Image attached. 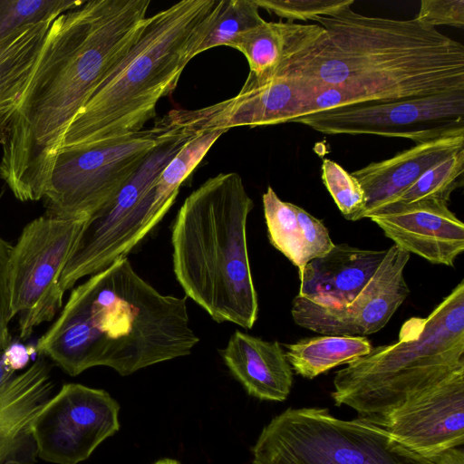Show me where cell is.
Instances as JSON below:
<instances>
[{
  "mask_svg": "<svg viewBox=\"0 0 464 464\" xmlns=\"http://www.w3.org/2000/svg\"><path fill=\"white\" fill-rule=\"evenodd\" d=\"M150 0H91L55 18L30 81L0 118V177L21 201L43 198L64 134L131 47Z\"/></svg>",
  "mask_w": 464,
  "mask_h": 464,
  "instance_id": "1",
  "label": "cell"
},
{
  "mask_svg": "<svg viewBox=\"0 0 464 464\" xmlns=\"http://www.w3.org/2000/svg\"><path fill=\"white\" fill-rule=\"evenodd\" d=\"M313 21L324 33L273 72L322 87L309 115L464 91L463 44L416 18L367 16L348 5Z\"/></svg>",
  "mask_w": 464,
  "mask_h": 464,
  "instance_id": "2",
  "label": "cell"
},
{
  "mask_svg": "<svg viewBox=\"0 0 464 464\" xmlns=\"http://www.w3.org/2000/svg\"><path fill=\"white\" fill-rule=\"evenodd\" d=\"M198 342L187 297L160 293L126 256L72 289L35 351L71 376L95 366L126 376L188 355Z\"/></svg>",
  "mask_w": 464,
  "mask_h": 464,
  "instance_id": "3",
  "label": "cell"
},
{
  "mask_svg": "<svg viewBox=\"0 0 464 464\" xmlns=\"http://www.w3.org/2000/svg\"><path fill=\"white\" fill-rule=\"evenodd\" d=\"M253 207L239 174L219 173L187 197L171 229L173 271L186 296L217 323L246 330L258 314L246 240Z\"/></svg>",
  "mask_w": 464,
  "mask_h": 464,
  "instance_id": "4",
  "label": "cell"
},
{
  "mask_svg": "<svg viewBox=\"0 0 464 464\" xmlns=\"http://www.w3.org/2000/svg\"><path fill=\"white\" fill-rule=\"evenodd\" d=\"M220 1L182 0L147 16L131 47L70 124L62 149L143 130L196 57Z\"/></svg>",
  "mask_w": 464,
  "mask_h": 464,
  "instance_id": "5",
  "label": "cell"
},
{
  "mask_svg": "<svg viewBox=\"0 0 464 464\" xmlns=\"http://www.w3.org/2000/svg\"><path fill=\"white\" fill-rule=\"evenodd\" d=\"M464 367V280L426 317H411L392 343L339 370L332 397L374 421L409 396Z\"/></svg>",
  "mask_w": 464,
  "mask_h": 464,
  "instance_id": "6",
  "label": "cell"
},
{
  "mask_svg": "<svg viewBox=\"0 0 464 464\" xmlns=\"http://www.w3.org/2000/svg\"><path fill=\"white\" fill-rule=\"evenodd\" d=\"M252 464H435L364 418L342 420L328 409L288 408L264 427Z\"/></svg>",
  "mask_w": 464,
  "mask_h": 464,
  "instance_id": "7",
  "label": "cell"
},
{
  "mask_svg": "<svg viewBox=\"0 0 464 464\" xmlns=\"http://www.w3.org/2000/svg\"><path fill=\"white\" fill-rule=\"evenodd\" d=\"M192 136L177 130L159 144L119 192L87 219L60 278L63 292L126 257L160 222L167 211L156 201L155 183Z\"/></svg>",
  "mask_w": 464,
  "mask_h": 464,
  "instance_id": "8",
  "label": "cell"
},
{
  "mask_svg": "<svg viewBox=\"0 0 464 464\" xmlns=\"http://www.w3.org/2000/svg\"><path fill=\"white\" fill-rule=\"evenodd\" d=\"M176 132L158 120L138 132L63 148L43 196L45 215L90 218L119 192L153 149Z\"/></svg>",
  "mask_w": 464,
  "mask_h": 464,
  "instance_id": "9",
  "label": "cell"
},
{
  "mask_svg": "<svg viewBox=\"0 0 464 464\" xmlns=\"http://www.w3.org/2000/svg\"><path fill=\"white\" fill-rule=\"evenodd\" d=\"M88 217L41 216L29 222L13 246L8 272L11 317H18L19 335L27 339L63 306L62 273Z\"/></svg>",
  "mask_w": 464,
  "mask_h": 464,
  "instance_id": "10",
  "label": "cell"
},
{
  "mask_svg": "<svg viewBox=\"0 0 464 464\" xmlns=\"http://www.w3.org/2000/svg\"><path fill=\"white\" fill-rule=\"evenodd\" d=\"M293 122L324 134H373L418 144L464 134V91L336 108Z\"/></svg>",
  "mask_w": 464,
  "mask_h": 464,
  "instance_id": "11",
  "label": "cell"
},
{
  "mask_svg": "<svg viewBox=\"0 0 464 464\" xmlns=\"http://www.w3.org/2000/svg\"><path fill=\"white\" fill-rule=\"evenodd\" d=\"M309 81L275 72H250L234 97L194 110L174 109L158 119L164 126L190 135L240 126L256 127L293 122L319 92Z\"/></svg>",
  "mask_w": 464,
  "mask_h": 464,
  "instance_id": "12",
  "label": "cell"
},
{
  "mask_svg": "<svg viewBox=\"0 0 464 464\" xmlns=\"http://www.w3.org/2000/svg\"><path fill=\"white\" fill-rule=\"evenodd\" d=\"M119 403L104 390L66 383L34 419L38 458L54 464H78L120 428Z\"/></svg>",
  "mask_w": 464,
  "mask_h": 464,
  "instance_id": "13",
  "label": "cell"
},
{
  "mask_svg": "<svg viewBox=\"0 0 464 464\" xmlns=\"http://www.w3.org/2000/svg\"><path fill=\"white\" fill-rule=\"evenodd\" d=\"M410 253L395 245L375 274L348 304L324 306L296 295L291 314L295 323L323 335L365 336L382 329L410 294L404 269Z\"/></svg>",
  "mask_w": 464,
  "mask_h": 464,
  "instance_id": "14",
  "label": "cell"
},
{
  "mask_svg": "<svg viewBox=\"0 0 464 464\" xmlns=\"http://www.w3.org/2000/svg\"><path fill=\"white\" fill-rule=\"evenodd\" d=\"M372 422L426 459H433L450 449L462 446L464 367L411 394Z\"/></svg>",
  "mask_w": 464,
  "mask_h": 464,
  "instance_id": "15",
  "label": "cell"
},
{
  "mask_svg": "<svg viewBox=\"0 0 464 464\" xmlns=\"http://www.w3.org/2000/svg\"><path fill=\"white\" fill-rule=\"evenodd\" d=\"M368 218L395 246L434 265L453 266L464 251V224L447 202L420 200L392 204Z\"/></svg>",
  "mask_w": 464,
  "mask_h": 464,
  "instance_id": "16",
  "label": "cell"
},
{
  "mask_svg": "<svg viewBox=\"0 0 464 464\" xmlns=\"http://www.w3.org/2000/svg\"><path fill=\"white\" fill-rule=\"evenodd\" d=\"M53 389L44 356L10 382L0 401V464L36 463L33 424Z\"/></svg>",
  "mask_w": 464,
  "mask_h": 464,
  "instance_id": "17",
  "label": "cell"
},
{
  "mask_svg": "<svg viewBox=\"0 0 464 464\" xmlns=\"http://www.w3.org/2000/svg\"><path fill=\"white\" fill-rule=\"evenodd\" d=\"M386 250L362 249L334 244L325 255L309 261L298 272V295L324 306L351 303L369 283Z\"/></svg>",
  "mask_w": 464,
  "mask_h": 464,
  "instance_id": "18",
  "label": "cell"
},
{
  "mask_svg": "<svg viewBox=\"0 0 464 464\" xmlns=\"http://www.w3.org/2000/svg\"><path fill=\"white\" fill-rule=\"evenodd\" d=\"M462 150L464 134L451 135L415 144L392 158L353 171L366 197L362 218L389 204L432 166Z\"/></svg>",
  "mask_w": 464,
  "mask_h": 464,
  "instance_id": "19",
  "label": "cell"
},
{
  "mask_svg": "<svg viewBox=\"0 0 464 464\" xmlns=\"http://www.w3.org/2000/svg\"><path fill=\"white\" fill-rule=\"evenodd\" d=\"M219 353L248 394L275 401H283L288 397L293 370L277 341H266L236 331Z\"/></svg>",
  "mask_w": 464,
  "mask_h": 464,
  "instance_id": "20",
  "label": "cell"
},
{
  "mask_svg": "<svg viewBox=\"0 0 464 464\" xmlns=\"http://www.w3.org/2000/svg\"><path fill=\"white\" fill-rule=\"evenodd\" d=\"M267 236L298 272L311 260L328 253L334 243L324 223L306 210L283 201L269 186L262 196Z\"/></svg>",
  "mask_w": 464,
  "mask_h": 464,
  "instance_id": "21",
  "label": "cell"
},
{
  "mask_svg": "<svg viewBox=\"0 0 464 464\" xmlns=\"http://www.w3.org/2000/svg\"><path fill=\"white\" fill-rule=\"evenodd\" d=\"M324 31L320 24L264 22L239 34L229 45L246 57L250 72L270 75Z\"/></svg>",
  "mask_w": 464,
  "mask_h": 464,
  "instance_id": "22",
  "label": "cell"
},
{
  "mask_svg": "<svg viewBox=\"0 0 464 464\" xmlns=\"http://www.w3.org/2000/svg\"><path fill=\"white\" fill-rule=\"evenodd\" d=\"M52 22L28 25L0 42V118L26 88Z\"/></svg>",
  "mask_w": 464,
  "mask_h": 464,
  "instance_id": "23",
  "label": "cell"
},
{
  "mask_svg": "<svg viewBox=\"0 0 464 464\" xmlns=\"http://www.w3.org/2000/svg\"><path fill=\"white\" fill-rule=\"evenodd\" d=\"M285 354L296 374L313 379L330 369L366 355L372 349L364 336L322 335L285 344Z\"/></svg>",
  "mask_w": 464,
  "mask_h": 464,
  "instance_id": "24",
  "label": "cell"
},
{
  "mask_svg": "<svg viewBox=\"0 0 464 464\" xmlns=\"http://www.w3.org/2000/svg\"><path fill=\"white\" fill-rule=\"evenodd\" d=\"M463 172L464 150L432 166L386 206L420 200H438L449 203L452 192L463 184Z\"/></svg>",
  "mask_w": 464,
  "mask_h": 464,
  "instance_id": "25",
  "label": "cell"
},
{
  "mask_svg": "<svg viewBox=\"0 0 464 464\" xmlns=\"http://www.w3.org/2000/svg\"><path fill=\"white\" fill-rule=\"evenodd\" d=\"M264 22L255 0H221L196 56L214 47L229 46L239 34Z\"/></svg>",
  "mask_w": 464,
  "mask_h": 464,
  "instance_id": "26",
  "label": "cell"
},
{
  "mask_svg": "<svg viewBox=\"0 0 464 464\" xmlns=\"http://www.w3.org/2000/svg\"><path fill=\"white\" fill-rule=\"evenodd\" d=\"M82 0H0V42L21 29L52 22L84 4Z\"/></svg>",
  "mask_w": 464,
  "mask_h": 464,
  "instance_id": "27",
  "label": "cell"
},
{
  "mask_svg": "<svg viewBox=\"0 0 464 464\" xmlns=\"http://www.w3.org/2000/svg\"><path fill=\"white\" fill-rule=\"evenodd\" d=\"M322 179L347 220L358 221L362 218L366 197L360 182L352 173L335 161L325 159L322 164Z\"/></svg>",
  "mask_w": 464,
  "mask_h": 464,
  "instance_id": "28",
  "label": "cell"
},
{
  "mask_svg": "<svg viewBox=\"0 0 464 464\" xmlns=\"http://www.w3.org/2000/svg\"><path fill=\"white\" fill-rule=\"evenodd\" d=\"M259 8H264L293 23L295 20H314L315 17L330 15L340 9L352 5L353 0H255Z\"/></svg>",
  "mask_w": 464,
  "mask_h": 464,
  "instance_id": "29",
  "label": "cell"
},
{
  "mask_svg": "<svg viewBox=\"0 0 464 464\" xmlns=\"http://www.w3.org/2000/svg\"><path fill=\"white\" fill-rule=\"evenodd\" d=\"M424 25L435 28L464 25V0H422L420 12L415 17Z\"/></svg>",
  "mask_w": 464,
  "mask_h": 464,
  "instance_id": "30",
  "label": "cell"
},
{
  "mask_svg": "<svg viewBox=\"0 0 464 464\" xmlns=\"http://www.w3.org/2000/svg\"><path fill=\"white\" fill-rule=\"evenodd\" d=\"M13 246L0 236V351L11 342L9 323L12 319L8 291L9 261Z\"/></svg>",
  "mask_w": 464,
  "mask_h": 464,
  "instance_id": "31",
  "label": "cell"
},
{
  "mask_svg": "<svg viewBox=\"0 0 464 464\" xmlns=\"http://www.w3.org/2000/svg\"><path fill=\"white\" fill-rule=\"evenodd\" d=\"M2 351L5 364L14 372L23 369L29 362L30 352L22 343H9Z\"/></svg>",
  "mask_w": 464,
  "mask_h": 464,
  "instance_id": "32",
  "label": "cell"
},
{
  "mask_svg": "<svg viewBox=\"0 0 464 464\" xmlns=\"http://www.w3.org/2000/svg\"><path fill=\"white\" fill-rule=\"evenodd\" d=\"M433 459L435 464H464V450L461 448L450 449Z\"/></svg>",
  "mask_w": 464,
  "mask_h": 464,
  "instance_id": "33",
  "label": "cell"
},
{
  "mask_svg": "<svg viewBox=\"0 0 464 464\" xmlns=\"http://www.w3.org/2000/svg\"><path fill=\"white\" fill-rule=\"evenodd\" d=\"M154 464H180L178 460L172 459H162L155 462Z\"/></svg>",
  "mask_w": 464,
  "mask_h": 464,
  "instance_id": "34",
  "label": "cell"
}]
</instances>
